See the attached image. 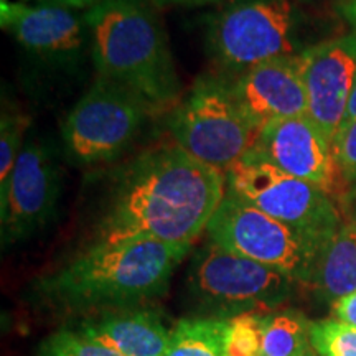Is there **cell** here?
I'll use <instances>...</instances> for the list:
<instances>
[{"instance_id":"cell-1","label":"cell","mask_w":356,"mask_h":356,"mask_svg":"<svg viewBox=\"0 0 356 356\" xmlns=\"http://www.w3.org/2000/svg\"><path fill=\"white\" fill-rule=\"evenodd\" d=\"M226 195V175L175 142L149 149L115 177L96 243L155 239L190 249Z\"/></svg>"},{"instance_id":"cell-2","label":"cell","mask_w":356,"mask_h":356,"mask_svg":"<svg viewBox=\"0 0 356 356\" xmlns=\"http://www.w3.org/2000/svg\"><path fill=\"white\" fill-rule=\"evenodd\" d=\"M188 251L155 239L95 243L40 277L33 297L44 309L79 318L145 305L167 292L173 270Z\"/></svg>"},{"instance_id":"cell-3","label":"cell","mask_w":356,"mask_h":356,"mask_svg":"<svg viewBox=\"0 0 356 356\" xmlns=\"http://www.w3.org/2000/svg\"><path fill=\"white\" fill-rule=\"evenodd\" d=\"M97 76L121 84L157 113L177 108L180 78L162 22L144 0H108L84 13Z\"/></svg>"},{"instance_id":"cell-4","label":"cell","mask_w":356,"mask_h":356,"mask_svg":"<svg viewBox=\"0 0 356 356\" xmlns=\"http://www.w3.org/2000/svg\"><path fill=\"white\" fill-rule=\"evenodd\" d=\"M296 280L279 270L208 241L195 252L186 289L207 318L273 314L292 293Z\"/></svg>"},{"instance_id":"cell-5","label":"cell","mask_w":356,"mask_h":356,"mask_svg":"<svg viewBox=\"0 0 356 356\" xmlns=\"http://www.w3.org/2000/svg\"><path fill=\"white\" fill-rule=\"evenodd\" d=\"M259 132L221 78L198 79L172 111L175 144L225 175L246 157Z\"/></svg>"},{"instance_id":"cell-6","label":"cell","mask_w":356,"mask_h":356,"mask_svg":"<svg viewBox=\"0 0 356 356\" xmlns=\"http://www.w3.org/2000/svg\"><path fill=\"white\" fill-rule=\"evenodd\" d=\"M159 114L131 89L97 76L61 126L68 157L79 165H101L118 160Z\"/></svg>"},{"instance_id":"cell-7","label":"cell","mask_w":356,"mask_h":356,"mask_svg":"<svg viewBox=\"0 0 356 356\" xmlns=\"http://www.w3.org/2000/svg\"><path fill=\"white\" fill-rule=\"evenodd\" d=\"M208 51L236 76L252 66L296 53V13L289 0H228L211 17Z\"/></svg>"},{"instance_id":"cell-8","label":"cell","mask_w":356,"mask_h":356,"mask_svg":"<svg viewBox=\"0 0 356 356\" xmlns=\"http://www.w3.org/2000/svg\"><path fill=\"white\" fill-rule=\"evenodd\" d=\"M226 193L292 226L320 251L341 228L330 195L264 162L243 159L229 168Z\"/></svg>"},{"instance_id":"cell-9","label":"cell","mask_w":356,"mask_h":356,"mask_svg":"<svg viewBox=\"0 0 356 356\" xmlns=\"http://www.w3.org/2000/svg\"><path fill=\"white\" fill-rule=\"evenodd\" d=\"M210 241L248 259L312 282L322 251L304 234L243 200L226 193L208 222Z\"/></svg>"},{"instance_id":"cell-10","label":"cell","mask_w":356,"mask_h":356,"mask_svg":"<svg viewBox=\"0 0 356 356\" xmlns=\"http://www.w3.org/2000/svg\"><path fill=\"white\" fill-rule=\"evenodd\" d=\"M63 175L47 142L29 137L8 184L0 190L2 246L26 241L42 231L56 211Z\"/></svg>"},{"instance_id":"cell-11","label":"cell","mask_w":356,"mask_h":356,"mask_svg":"<svg viewBox=\"0 0 356 356\" xmlns=\"http://www.w3.org/2000/svg\"><path fill=\"white\" fill-rule=\"evenodd\" d=\"M244 159L273 165L287 175L309 181L327 195L335 190L338 167L333 147L309 115L267 124Z\"/></svg>"},{"instance_id":"cell-12","label":"cell","mask_w":356,"mask_h":356,"mask_svg":"<svg viewBox=\"0 0 356 356\" xmlns=\"http://www.w3.org/2000/svg\"><path fill=\"white\" fill-rule=\"evenodd\" d=\"M307 115L333 145L356 74V30L300 53Z\"/></svg>"},{"instance_id":"cell-13","label":"cell","mask_w":356,"mask_h":356,"mask_svg":"<svg viewBox=\"0 0 356 356\" xmlns=\"http://www.w3.org/2000/svg\"><path fill=\"white\" fill-rule=\"evenodd\" d=\"M0 25L26 51L55 65L78 61L88 33L84 17L71 8L13 0H0Z\"/></svg>"},{"instance_id":"cell-14","label":"cell","mask_w":356,"mask_h":356,"mask_svg":"<svg viewBox=\"0 0 356 356\" xmlns=\"http://www.w3.org/2000/svg\"><path fill=\"white\" fill-rule=\"evenodd\" d=\"M228 84L236 101L259 131L279 119L307 115L300 53L252 66Z\"/></svg>"},{"instance_id":"cell-15","label":"cell","mask_w":356,"mask_h":356,"mask_svg":"<svg viewBox=\"0 0 356 356\" xmlns=\"http://www.w3.org/2000/svg\"><path fill=\"white\" fill-rule=\"evenodd\" d=\"M74 327L119 356H162L172 337L159 312L147 305L88 315Z\"/></svg>"},{"instance_id":"cell-16","label":"cell","mask_w":356,"mask_h":356,"mask_svg":"<svg viewBox=\"0 0 356 356\" xmlns=\"http://www.w3.org/2000/svg\"><path fill=\"white\" fill-rule=\"evenodd\" d=\"M312 282L332 304L356 291V222L341 226L323 248Z\"/></svg>"},{"instance_id":"cell-17","label":"cell","mask_w":356,"mask_h":356,"mask_svg":"<svg viewBox=\"0 0 356 356\" xmlns=\"http://www.w3.org/2000/svg\"><path fill=\"white\" fill-rule=\"evenodd\" d=\"M309 325L293 310L262 315V356H320L310 341Z\"/></svg>"},{"instance_id":"cell-18","label":"cell","mask_w":356,"mask_h":356,"mask_svg":"<svg viewBox=\"0 0 356 356\" xmlns=\"http://www.w3.org/2000/svg\"><path fill=\"white\" fill-rule=\"evenodd\" d=\"M228 320L195 317L180 320L172 328L170 343L162 356H226Z\"/></svg>"},{"instance_id":"cell-19","label":"cell","mask_w":356,"mask_h":356,"mask_svg":"<svg viewBox=\"0 0 356 356\" xmlns=\"http://www.w3.org/2000/svg\"><path fill=\"white\" fill-rule=\"evenodd\" d=\"M30 119L22 113L3 111L0 118V190L8 184L25 142Z\"/></svg>"},{"instance_id":"cell-20","label":"cell","mask_w":356,"mask_h":356,"mask_svg":"<svg viewBox=\"0 0 356 356\" xmlns=\"http://www.w3.org/2000/svg\"><path fill=\"white\" fill-rule=\"evenodd\" d=\"M35 356H119L76 327H65L43 338Z\"/></svg>"},{"instance_id":"cell-21","label":"cell","mask_w":356,"mask_h":356,"mask_svg":"<svg viewBox=\"0 0 356 356\" xmlns=\"http://www.w3.org/2000/svg\"><path fill=\"white\" fill-rule=\"evenodd\" d=\"M310 341L320 356H356V328L337 318L310 322Z\"/></svg>"},{"instance_id":"cell-22","label":"cell","mask_w":356,"mask_h":356,"mask_svg":"<svg viewBox=\"0 0 356 356\" xmlns=\"http://www.w3.org/2000/svg\"><path fill=\"white\" fill-rule=\"evenodd\" d=\"M226 356H262V315L246 314L228 318Z\"/></svg>"},{"instance_id":"cell-23","label":"cell","mask_w":356,"mask_h":356,"mask_svg":"<svg viewBox=\"0 0 356 356\" xmlns=\"http://www.w3.org/2000/svg\"><path fill=\"white\" fill-rule=\"evenodd\" d=\"M332 147L338 172L348 181L356 180V121L337 132Z\"/></svg>"},{"instance_id":"cell-24","label":"cell","mask_w":356,"mask_h":356,"mask_svg":"<svg viewBox=\"0 0 356 356\" xmlns=\"http://www.w3.org/2000/svg\"><path fill=\"white\" fill-rule=\"evenodd\" d=\"M333 315L340 322L348 323L356 328V291L341 297L333 304Z\"/></svg>"},{"instance_id":"cell-25","label":"cell","mask_w":356,"mask_h":356,"mask_svg":"<svg viewBox=\"0 0 356 356\" xmlns=\"http://www.w3.org/2000/svg\"><path fill=\"white\" fill-rule=\"evenodd\" d=\"M37 2L66 8H92L99 3L108 2V0H37Z\"/></svg>"},{"instance_id":"cell-26","label":"cell","mask_w":356,"mask_h":356,"mask_svg":"<svg viewBox=\"0 0 356 356\" xmlns=\"http://www.w3.org/2000/svg\"><path fill=\"white\" fill-rule=\"evenodd\" d=\"M356 121V74H355V79H353V86H351V92H350V97H348V104H346V111H345V118H343V122H341V127L348 126V124L355 122ZM338 129V131H340Z\"/></svg>"},{"instance_id":"cell-27","label":"cell","mask_w":356,"mask_h":356,"mask_svg":"<svg viewBox=\"0 0 356 356\" xmlns=\"http://www.w3.org/2000/svg\"><path fill=\"white\" fill-rule=\"evenodd\" d=\"M340 10L356 30V0H340Z\"/></svg>"},{"instance_id":"cell-28","label":"cell","mask_w":356,"mask_h":356,"mask_svg":"<svg viewBox=\"0 0 356 356\" xmlns=\"http://www.w3.org/2000/svg\"><path fill=\"white\" fill-rule=\"evenodd\" d=\"M165 2L195 7V6H208V3H216V2H221V0H165Z\"/></svg>"},{"instance_id":"cell-29","label":"cell","mask_w":356,"mask_h":356,"mask_svg":"<svg viewBox=\"0 0 356 356\" xmlns=\"http://www.w3.org/2000/svg\"><path fill=\"white\" fill-rule=\"evenodd\" d=\"M353 216H355V222H356V202H355V207H353Z\"/></svg>"}]
</instances>
